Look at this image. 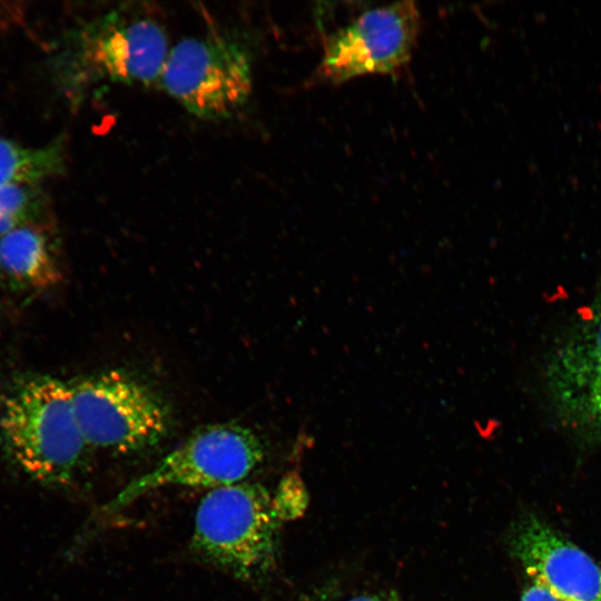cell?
Listing matches in <instances>:
<instances>
[{
    "label": "cell",
    "instance_id": "3",
    "mask_svg": "<svg viewBox=\"0 0 601 601\" xmlns=\"http://www.w3.org/2000/svg\"><path fill=\"white\" fill-rule=\"evenodd\" d=\"M278 521L272 496L260 484L214 489L197 508L191 549L231 577L255 582L275 563Z\"/></svg>",
    "mask_w": 601,
    "mask_h": 601
},
{
    "label": "cell",
    "instance_id": "6",
    "mask_svg": "<svg viewBox=\"0 0 601 601\" xmlns=\"http://www.w3.org/2000/svg\"><path fill=\"white\" fill-rule=\"evenodd\" d=\"M70 387L89 446L131 453L156 445L169 431L171 415L165 401L129 374L102 372Z\"/></svg>",
    "mask_w": 601,
    "mask_h": 601
},
{
    "label": "cell",
    "instance_id": "4",
    "mask_svg": "<svg viewBox=\"0 0 601 601\" xmlns=\"http://www.w3.org/2000/svg\"><path fill=\"white\" fill-rule=\"evenodd\" d=\"M264 455L260 437L243 424L224 422L201 426L102 505L99 516H112L161 487L214 490L244 482Z\"/></svg>",
    "mask_w": 601,
    "mask_h": 601
},
{
    "label": "cell",
    "instance_id": "1",
    "mask_svg": "<svg viewBox=\"0 0 601 601\" xmlns=\"http://www.w3.org/2000/svg\"><path fill=\"white\" fill-rule=\"evenodd\" d=\"M0 436L11 461L50 487L76 480L89 446L70 384L49 375H28L9 387L0 405Z\"/></svg>",
    "mask_w": 601,
    "mask_h": 601
},
{
    "label": "cell",
    "instance_id": "9",
    "mask_svg": "<svg viewBox=\"0 0 601 601\" xmlns=\"http://www.w3.org/2000/svg\"><path fill=\"white\" fill-rule=\"evenodd\" d=\"M549 385L556 407L571 424L601 398V296L553 356Z\"/></svg>",
    "mask_w": 601,
    "mask_h": 601
},
{
    "label": "cell",
    "instance_id": "13",
    "mask_svg": "<svg viewBox=\"0 0 601 601\" xmlns=\"http://www.w3.org/2000/svg\"><path fill=\"white\" fill-rule=\"evenodd\" d=\"M272 500L274 511L280 521L293 520L303 514L308 496L297 473H288L282 479Z\"/></svg>",
    "mask_w": 601,
    "mask_h": 601
},
{
    "label": "cell",
    "instance_id": "5",
    "mask_svg": "<svg viewBox=\"0 0 601 601\" xmlns=\"http://www.w3.org/2000/svg\"><path fill=\"white\" fill-rule=\"evenodd\" d=\"M159 81L193 116L224 120L249 100L253 53L233 31L186 38L170 48Z\"/></svg>",
    "mask_w": 601,
    "mask_h": 601
},
{
    "label": "cell",
    "instance_id": "2",
    "mask_svg": "<svg viewBox=\"0 0 601 601\" xmlns=\"http://www.w3.org/2000/svg\"><path fill=\"white\" fill-rule=\"evenodd\" d=\"M161 23L119 7L71 30L59 56L61 82L75 97L109 85L159 81L169 53Z\"/></svg>",
    "mask_w": 601,
    "mask_h": 601
},
{
    "label": "cell",
    "instance_id": "16",
    "mask_svg": "<svg viewBox=\"0 0 601 601\" xmlns=\"http://www.w3.org/2000/svg\"><path fill=\"white\" fill-rule=\"evenodd\" d=\"M346 601H398L394 595L368 593L351 598Z\"/></svg>",
    "mask_w": 601,
    "mask_h": 601
},
{
    "label": "cell",
    "instance_id": "8",
    "mask_svg": "<svg viewBox=\"0 0 601 601\" xmlns=\"http://www.w3.org/2000/svg\"><path fill=\"white\" fill-rule=\"evenodd\" d=\"M508 545L530 577L566 601H601V566L536 515L512 525Z\"/></svg>",
    "mask_w": 601,
    "mask_h": 601
},
{
    "label": "cell",
    "instance_id": "15",
    "mask_svg": "<svg viewBox=\"0 0 601 601\" xmlns=\"http://www.w3.org/2000/svg\"><path fill=\"white\" fill-rule=\"evenodd\" d=\"M521 601H566L551 591H549L543 585L530 581L529 584L522 591Z\"/></svg>",
    "mask_w": 601,
    "mask_h": 601
},
{
    "label": "cell",
    "instance_id": "10",
    "mask_svg": "<svg viewBox=\"0 0 601 601\" xmlns=\"http://www.w3.org/2000/svg\"><path fill=\"white\" fill-rule=\"evenodd\" d=\"M0 273L13 286L33 290L56 286L62 277L48 238L28 225L0 237Z\"/></svg>",
    "mask_w": 601,
    "mask_h": 601
},
{
    "label": "cell",
    "instance_id": "11",
    "mask_svg": "<svg viewBox=\"0 0 601 601\" xmlns=\"http://www.w3.org/2000/svg\"><path fill=\"white\" fill-rule=\"evenodd\" d=\"M63 165L60 142L30 148L0 137V188L11 185L32 186L59 174Z\"/></svg>",
    "mask_w": 601,
    "mask_h": 601
},
{
    "label": "cell",
    "instance_id": "14",
    "mask_svg": "<svg viewBox=\"0 0 601 601\" xmlns=\"http://www.w3.org/2000/svg\"><path fill=\"white\" fill-rule=\"evenodd\" d=\"M572 425L588 435L601 439V398L590 405Z\"/></svg>",
    "mask_w": 601,
    "mask_h": 601
},
{
    "label": "cell",
    "instance_id": "12",
    "mask_svg": "<svg viewBox=\"0 0 601 601\" xmlns=\"http://www.w3.org/2000/svg\"><path fill=\"white\" fill-rule=\"evenodd\" d=\"M30 185L0 188V237L27 225L37 213L38 201Z\"/></svg>",
    "mask_w": 601,
    "mask_h": 601
},
{
    "label": "cell",
    "instance_id": "7",
    "mask_svg": "<svg viewBox=\"0 0 601 601\" xmlns=\"http://www.w3.org/2000/svg\"><path fill=\"white\" fill-rule=\"evenodd\" d=\"M420 23L413 1L364 11L327 39L318 75L339 83L365 75L395 73L411 60Z\"/></svg>",
    "mask_w": 601,
    "mask_h": 601
}]
</instances>
